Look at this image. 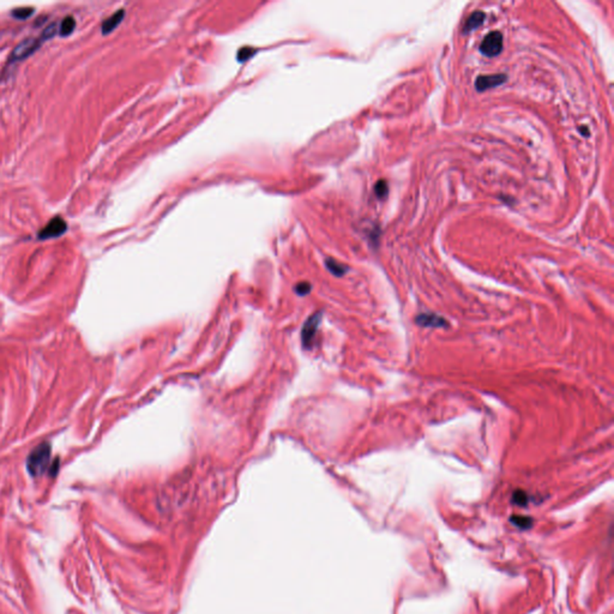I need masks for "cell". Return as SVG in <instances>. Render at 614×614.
Returning <instances> with one entry per match:
<instances>
[{
  "mask_svg": "<svg viewBox=\"0 0 614 614\" xmlns=\"http://www.w3.org/2000/svg\"><path fill=\"white\" fill-rule=\"evenodd\" d=\"M34 13V9L33 8H19V9H15L12 11V17H15L17 19H27L28 17H30Z\"/></svg>",
  "mask_w": 614,
  "mask_h": 614,
  "instance_id": "cell-13",
  "label": "cell"
},
{
  "mask_svg": "<svg viewBox=\"0 0 614 614\" xmlns=\"http://www.w3.org/2000/svg\"><path fill=\"white\" fill-rule=\"evenodd\" d=\"M75 27L76 20L74 19V17H65L60 23V27H59V34H60V36H69L75 30Z\"/></svg>",
  "mask_w": 614,
  "mask_h": 614,
  "instance_id": "cell-10",
  "label": "cell"
},
{
  "mask_svg": "<svg viewBox=\"0 0 614 614\" xmlns=\"http://www.w3.org/2000/svg\"><path fill=\"white\" fill-rule=\"evenodd\" d=\"M66 231H67L66 222L62 220L60 216H57V217L52 218V220L48 222L46 225H44L42 230L40 231L37 238H39L40 240H47V239L58 238V237H60V235L64 234Z\"/></svg>",
  "mask_w": 614,
  "mask_h": 614,
  "instance_id": "cell-4",
  "label": "cell"
},
{
  "mask_svg": "<svg viewBox=\"0 0 614 614\" xmlns=\"http://www.w3.org/2000/svg\"><path fill=\"white\" fill-rule=\"evenodd\" d=\"M503 35L499 31H491L480 44V52L488 58H493L502 52Z\"/></svg>",
  "mask_w": 614,
  "mask_h": 614,
  "instance_id": "cell-3",
  "label": "cell"
},
{
  "mask_svg": "<svg viewBox=\"0 0 614 614\" xmlns=\"http://www.w3.org/2000/svg\"><path fill=\"white\" fill-rule=\"evenodd\" d=\"M485 17H486V15L482 11H475L471 13L469 18L467 19L466 24H464V33H469V31L475 30L476 28L480 27L484 23Z\"/></svg>",
  "mask_w": 614,
  "mask_h": 614,
  "instance_id": "cell-9",
  "label": "cell"
},
{
  "mask_svg": "<svg viewBox=\"0 0 614 614\" xmlns=\"http://www.w3.org/2000/svg\"><path fill=\"white\" fill-rule=\"evenodd\" d=\"M416 322H418L419 324L424 325V327L437 328V327H444V324H445L446 321L437 314L426 313V314H420L419 317L416 318Z\"/></svg>",
  "mask_w": 614,
  "mask_h": 614,
  "instance_id": "cell-8",
  "label": "cell"
},
{
  "mask_svg": "<svg viewBox=\"0 0 614 614\" xmlns=\"http://www.w3.org/2000/svg\"><path fill=\"white\" fill-rule=\"evenodd\" d=\"M327 266L331 272H334L335 275H337V276H341L347 271V268L345 265H342L341 263L334 261V259H328Z\"/></svg>",
  "mask_w": 614,
  "mask_h": 614,
  "instance_id": "cell-11",
  "label": "cell"
},
{
  "mask_svg": "<svg viewBox=\"0 0 614 614\" xmlns=\"http://www.w3.org/2000/svg\"><path fill=\"white\" fill-rule=\"evenodd\" d=\"M513 502H515L517 505H526L527 502H528L527 493H525L523 491H516L515 494H513Z\"/></svg>",
  "mask_w": 614,
  "mask_h": 614,
  "instance_id": "cell-15",
  "label": "cell"
},
{
  "mask_svg": "<svg viewBox=\"0 0 614 614\" xmlns=\"http://www.w3.org/2000/svg\"><path fill=\"white\" fill-rule=\"evenodd\" d=\"M124 16H125L124 9H120L119 11H117L116 13H113L112 16L108 17V18H107L101 26V30H102L103 35H107V34L112 33V31L116 29V28L119 26L121 22H123Z\"/></svg>",
  "mask_w": 614,
  "mask_h": 614,
  "instance_id": "cell-6",
  "label": "cell"
},
{
  "mask_svg": "<svg viewBox=\"0 0 614 614\" xmlns=\"http://www.w3.org/2000/svg\"><path fill=\"white\" fill-rule=\"evenodd\" d=\"M51 455H52V446L50 443L44 442L40 445H37L35 449L30 452L28 457V470L33 476H40L46 471L48 468H51Z\"/></svg>",
  "mask_w": 614,
  "mask_h": 614,
  "instance_id": "cell-1",
  "label": "cell"
},
{
  "mask_svg": "<svg viewBox=\"0 0 614 614\" xmlns=\"http://www.w3.org/2000/svg\"><path fill=\"white\" fill-rule=\"evenodd\" d=\"M239 53H240V54L244 53V55H241V57H238L239 60L244 61V60H246V59H247L249 57V55H252L253 53H255V51L251 50V48L246 47V48H242V50H240V52H239Z\"/></svg>",
  "mask_w": 614,
  "mask_h": 614,
  "instance_id": "cell-17",
  "label": "cell"
},
{
  "mask_svg": "<svg viewBox=\"0 0 614 614\" xmlns=\"http://www.w3.org/2000/svg\"><path fill=\"white\" fill-rule=\"evenodd\" d=\"M58 30H59L58 24L57 23H52L51 26H48V28H46V29L43 30L42 35H41V36H42L43 39L47 41V40L52 39V37H53L55 35V34L58 33Z\"/></svg>",
  "mask_w": 614,
  "mask_h": 614,
  "instance_id": "cell-14",
  "label": "cell"
},
{
  "mask_svg": "<svg viewBox=\"0 0 614 614\" xmlns=\"http://www.w3.org/2000/svg\"><path fill=\"white\" fill-rule=\"evenodd\" d=\"M308 290H310V284L307 283H300L299 286L297 287V292L299 294H306L308 293Z\"/></svg>",
  "mask_w": 614,
  "mask_h": 614,
  "instance_id": "cell-18",
  "label": "cell"
},
{
  "mask_svg": "<svg viewBox=\"0 0 614 614\" xmlns=\"http://www.w3.org/2000/svg\"><path fill=\"white\" fill-rule=\"evenodd\" d=\"M512 522L515 523L516 526L522 527V528H528L530 526L528 522H530L529 517H512Z\"/></svg>",
  "mask_w": 614,
  "mask_h": 614,
  "instance_id": "cell-16",
  "label": "cell"
},
{
  "mask_svg": "<svg viewBox=\"0 0 614 614\" xmlns=\"http://www.w3.org/2000/svg\"><path fill=\"white\" fill-rule=\"evenodd\" d=\"M44 40L42 36L36 37V39H26L23 40L22 42H20L18 46H17L15 50H13L12 54H11V62H17V61H22L24 59L29 58L30 55H33L35 52L39 50L41 47V44L44 42Z\"/></svg>",
  "mask_w": 614,
  "mask_h": 614,
  "instance_id": "cell-2",
  "label": "cell"
},
{
  "mask_svg": "<svg viewBox=\"0 0 614 614\" xmlns=\"http://www.w3.org/2000/svg\"><path fill=\"white\" fill-rule=\"evenodd\" d=\"M374 192H376V195L379 197V198H385V197L388 196V192H389V186H388V184L385 180H379L376 184V186H374Z\"/></svg>",
  "mask_w": 614,
  "mask_h": 614,
  "instance_id": "cell-12",
  "label": "cell"
},
{
  "mask_svg": "<svg viewBox=\"0 0 614 614\" xmlns=\"http://www.w3.org/2000/svg\"><path fill=\"white\" fill-rule=\"evenodd\" d=\"M506 75H490V76H479L475 81V86L479 92H485V90L495 88V86L502 85L503 83L506 82Z\"/></svg>",
  "mask_w": 614,
  "mask_h": 614,
  "instance_id": "cell-5",
  "label": "cell"
},
{
  "mask_svg": "<svg viewBox=\"0 0 614 614\" xmlns=\"http://www.w3.org/2000/svg\"><path fill=\"white\" fill-rule=\"evenodd\" d=\"M318 324H319V315L318 314L311 317L307 321L306 324H305V327L303 329V341H304L305 346H307V343H310L312 341L315 331H317Z\"/></svg>",
  "mask_w": 614,
  "mask_h": 614,
  "instance_id": "cell-7",
  "label": "cell"
}]
</instances>
